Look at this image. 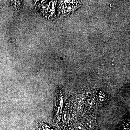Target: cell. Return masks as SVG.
Wrapping results in <instances>:
<instances>
[{
  "label": "cell",
  "instance_id": "obj_1",
  "mask_svg": "<svg viewBox=\"0 0 130 130\" xmlns=\"http://www.w3.org/2000/svg\"><path fill=\"white\" fill-rule=\"evenodd\" d=\"M81 4V1H61L60 9L63 14L68 15L75 11Z\"/></svg>",
  "mask_w": 130,
  "mask_h": 130
},
{
  "label": "cell",
  "instance_id": "obj_2",
  "mask_svg": "<svg viewBox=\"0 0 130 130\" xmlns=\"http://www.w3.org/2000/svg\"><path fill=\"white\" fill-rule=\"evenodd\" d=\"M85 125L87 128L89 130H91L94 127V122L92 120H88L85 122Z\"/></svg>",
  "mask_w": 130,
  "mask_h": 130
},
{
  "label": "cell",
  "instance_id": "obj_3",
  "mask_svg": "<svg viewBox=\"0 0 130 130\" xmlns=\"http://www.w3.org/2000/svg\"><path fill=\"white\" fill-rule=\"evenodd\" d=\"M76 99L77 102L78 103H82L85 101V97L84 95L80 94L77 95Z\"/></svg>",
  "mask_w": 130,
  "mask_h": 130
},
{
  "label": "cell",
  "instance_id": "obj_4",
  "mask_svg": "<svg viewBox=\"0 0 130 130\" xmlns=\"http://www.w3.org/2000/svg\"><path fill=\"white\" fill-rule=\"evenodd\" d=\"M74 128L76 130H85V128L80 123H77L74 125Z\"/></svg>",
  "mask_w": 130,
  "mask_h": 130
},
{
  "label": "cell",
  "instance_id": "obj_5",
  "mask_svg": "<svg viewBox=\"0 0 130 130\" xmlns=\"http://www.w3.org/2000/svg\"><path fill=\"white\" fill-rule=\"evenodd\" d=\"M87 103H88V104H89V105H92V104L93 103V102L92 100L90 99V100L87 101Z\"/></svg>",
  "mask_w": 130,
  "mask_h": 130
}]
</instances>
